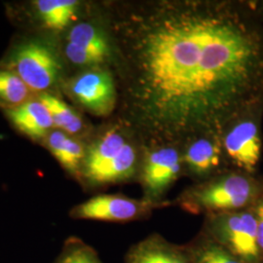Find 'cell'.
Wrapping results in <instances>:
<instances>
[{
    "instance_id": "cell-9",
    "label": "cell",
    "mask_w": 263,
    "mask_h": 263,
    "mask_svg": "<svg viewBox=\"0 0 263 263\" xmlns=\"http://www.w3.org/2000/svg\"><path fill=\"white\" fill-rule=\"evenodd\" d=\"M222 149L227 157L241 169L254 171L261 154V140L258 128L251 120H244L232 126L221 139Z\"/></svg>"
},
{
    "instance_id": "cell-1",
    "label": "cell",
    "mask_w": 263,
    "mask_h": 263,
    "mask_svg": "<svg viewBox=\"0 0 263 263\" xmlns=\"http://www.w3.org/2000/svg\"><path fill=\"white\" fill-rule=\"evenodd\" d=\"M119 32L126 121L152 147L222 139L263 74L258 36L226 2H141Z\"/></svg>"
},
{
    "instance_id": "cell-20",
    "label": "cell",
    "mask_w": 263,
    "mask_h": 263,
    "mask_svg": "<svg viewBox=\"0 0 263 263\" xmlns=\"http://www.w3.org/2000/svg\"><path fill=\"white\" fill-rule=\"evenodd\" d=\"M256 231H257V244L260 253L263 254V201L256 208Z\"/></svg>"
},
{
    "instance_id": "cell-19",
    "label": "cell",
    "mask_w": 263,
    "mask_h": 263,
    "mask_svg": "<svg viewBox=\"0 0 263 263\" xmlns=\"http://www.w3.org/2000/svg\"><path fill=\"white\" fill-rule=\"evenodd\" d=\"M56 263H103L94 250L86 245L76 241L69 243L59 257Z\"/></svg>"
},
{
    "instance_id": "cell-16",
    "label": "cell",
    "mask_w": 263,
    "mask_h": 263,
    "mask_svg": "<svg viewBox=\"0 0 263 263\" xmlns=\"http://www.w3.org/2000/svg\"><path fill=\"white\" fill-rule=\"evenodd\" d=\"M66 42L103 57L106 61L112 55L107 36L101 28L90 23H79L72 27L68 32Z\"/></svg>"
},
{
    "instance_id": "cell-14",
    "label": "cell",
    "mask_w": 263,
    "mask_h": 263,
    "mask_svg": "<svg viewBox=\"0 0 263 263\" xmlns=\"http://www.w3.org/2000/svg\"><path fill=\"white\" fill-rule=\"evenodd\" d=\"M80 3L74 0H38L34 2L38 18L47 28L62 30L76 19Z\"/></svg>"
},
{
    "instance_id": "cell-2",
    "label": "cell",
    "mask_w": 263,
    "mask_h": 263,
    "mask_svg": "<svg viewBox=\"0 0 263 263\" xmlns=\"http://www.w3.org/2000/svg\"><path fill=\"white\" fill-rule=\"evenodd\" d=\"M138 153L120 129L104 133L86 151L81 176L93 185L125 181L135 175Z\"/></svg>"
},
{
    "instance_id": "cell-18",
    "label": "cell",
    "mask_w": 263,
    "mask_h": 263,
    "mask_svg": "<svg viewBox=\"0 0 263 263\" xmlns=\"http://www.w3.org/2000/svg\"><path fill=\"white\" fill-rule=\"evenodd\" d=\"M188 256L192 263H246L214 240L195 245Z\"/></svg>"
},
{
    "instance_id": "cell-6",
    "label": "cell",
    "mask_w": 263,
    "mask_h": 263,
    "mask_svg": "<svg viewBox=\"0 0 263 263\" xmlns=\"http://www.w3.org/2000/svg\"><path fill=\"white\" fill-rule=\"evenodd\" d=\"M68 95L87 111L107 116L117 103V90L112 74L99 66L91 67L66 82Z\"/></svg>"
},
{
    "instance_id": "cell-5",
    "label": "cell",
    "mask_w": 263,
    "mask_h": 263,
    "mask_svg": "<svg viewBox=\"0 0 263 263\" xmlns=\"http://www.w3.org/2000/svg\"><path fill=\"white\" fill-rule=\"evenodd\" d=\"M8 69L19 76L31 91L45 93L56 83L61 64L55 52L46 44L28 41L11 53Z\"/></svg>"
},
{
    "instance_id": "cell-12",
    "label": "cell",
    "mask_w": 263,
    "mask_h": 263,
    "mask_svg": "<svg viewBox=\"0 0 263 263\" xmlns=\"http://www.w3.org/2000/svg\"><path fill=\"white\" fill-rule=\"evenodd\" d=\"M127 263H192L189 256L159 236H151L134 246Z\"/></svg>"
},
{
    "instance_id": "cell-7",
    "label": "cell",
    "mask_w": 263,
    "mask_h": 263,
    "mask_svg": "<svg viewBox=\"0 0 263 263\" xmlns=\"http://www.w3.org/2000/svg\"><path fill=\"white\" fill-rule=\"evenodd\" d=\"M148 201H139L122 195L102 194L77 205L70 216L78 219H91L108 222H127L146 213Z\"/></svg>"
},
{
    "instance_id": "cell-4",
    "label": "cell",
    "mask_w": 263,
    "mask_h": 263,
    "mask_svg": "<svg viewBox=\"0 0 263 263\" xmlns=\"http://www.w3.org/2000/svg\"><path fill=\"white\" fill-rule=\"evenodd\" d=\"M209 227L212 239L231 254L246 263L259 261L255 213L238 211L212 215Z\"/></svg>"
},
{
    "instance_id": "cell-3",
    "label": "cell",
    "mask_w": 263,
    "mask_h": 263,
    "mask_svg": "<svg viewBox=\"0 0 263 263\" xmlns=\"http://www.w3.org/2000/svg\"><path fill=\"white\" fill-rule=\"evenodd\" d=\"M256 193V185L250 178L227 174L187 190L181 198V206L195 214L238 212L250 205Z\"/></svg>"
},
{
    "instance_id": "cell-15",
    "label": "cell",
    "mask_w": 263,
    "mask_h": 263,
    "mask_svg": "<svg viewBox=\"0 0 263 263\" xmlns=\"http://www.w3.org/2000/svg\"><path fill=\"white\" fill-rule=\"evenodd\" d=\"M38 100L47 107L56 129L69 136H77L84 131L82 116L66 102L46 92L39 95Z\"/></svg>"
},
{
    "instance_id": "cell-8",
    "label": "cell",
    "mask_w": 263,
    "mask_h": 263,
    "mask_svg": "<svg viewBox=\"0 0 263 263\" xmlns=\"http://www.w3.org/2000/svg\"><path fill=\"white\" fill-rule=\"evenodd\" d=\"M144 159L141 180L148 202L158 200L176 181L181 170V157L173 145L152 147Z\"/></svg>"
},
{
    "instance_id": "cell-10",
    "label": "cell",
    "mask_w": 263,
    "mask_h": 263,
    "mask_svg": "<svg viewBox=\"0 0 263 263\" xmlns=\"http://www.w3.org/2000/svg\"><path fill=\"white\" fill-rule=\"evenodd\" d=\"M6 113L16 129L32 140H45L54 127L47 107L39 100L9 108Z\"/></svg>"
},
{
    "instance_id": "cell-17",
    "label": "cell",
    "mask_w": 263,
    "mask_h": 263,
    "mask_svg": "<svg viewBox=\"0 0 263 263\" xmlns=\"http://www.w3.org/2000/svg\"><path fill=\"white\" fill-rule=\"evenodd\" d=\"M30 89L19 76L9 69H0V102L11 108L29 102Z\"/></svg>"
},
{
    "instance_id": "cell-11",
    "label": "cell",
    "mask_w": 263,
    "mask_h": 263,
    "mask_svg": "<svg viewBox=\"0 0 263 263\" xmlns=\"http://www.w3.org/2000/svg\"><path fill=\"white\" fill-rule=\"evenodd\" d=\"M222 151L221 139L201 137L189 142L182 159L194 175L207 176L219 166Z\"/></svg>"
},
{
    "instance_id": "cell-13",
    "label": "cell",
    "mask_w": 263,
    "mask_h": 263,
    "mask_svg": "<svg viewBox=\"0 0 263 263\" xmlns=\"http://www.w3.org/2000/svg\"><path fill=\"white\" fill-rule=\"evenodd\" d=\"M44 141L48 151L64 169L72 175L81 173L86 151L76 138L56 129L50 132Z\"/></svg>"
}]
</instances>
